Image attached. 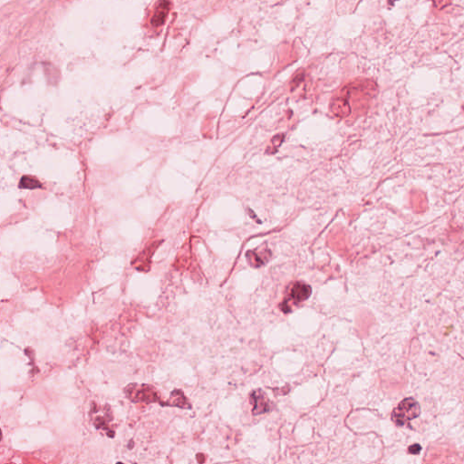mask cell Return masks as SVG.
Listing matches in <instances>:
<instances>
[{
	"instance_id": "obj_1",
	"label": "cell",
	"mask_w": 464,
	"mask_h": 464,
	"mask_svg": "<svg viewBox=\"0 0 464 464\" xmlns=\"http://www.w3.org/2000/svg\"><path fill=\"white\" fill-rule=\"evenodd\" d=\"M421 414V406L415 399L409 397L401 402L392 412V421L397 426H404Z\"/></svg>"
},
{
	"instance_id": "obj_2",
	"label": "cell",
	"mask_w": 464,
	"mask_h": 464,
	"mask_svg": "<svg viewBox=\"0 0 464 464\" xmlns=\"http://www.w3.org/2000/svg\"><path fill=\"white\" fill-rule=\"evenodd\" d=\"M251 404L254 406L253 414H261L271 410V403L268 400L267 395L261 390L254 391L251 395Z\"/></svg>"
},
{
	"instance_id": "obj_3",
	"label": "cell",
	"mask_w": 464,
	"mask_h": 464,
	"mask_svg": "<svg viewBox=\"0 0 464 464\" xmlns=\"http://www.w3.org/2000/svg\"><path fill=\"white\" fill-rule=\"evenodd\" d=\"M171 8V3L168 0H160L156 5L153 17L151 19L152 25L155 27H160L164 24L169 11Z\"/></svg>"
},
{
	"instance_id": "obj_4",
	"label": "cell",
	"mask_w": 464,
	"mask_h": 464,
	"mask_svg": "<svg viewBox=\"0 0 464 464\" xmlns=\"http://www.w3.org/2000/svg\"><path fill=\"white\" fill-rule=\"evenodd\" d=\"M312 293V288L309 285L302 282L295 283L290 291V298L296 303L303 302L309 299Z\"/></svg>"
},
{
	"instance_id": "obj_5",
	"label": "cell",
	"mask_w": 464,
	"mask_h": 464,
	"mask_svg": "<svg viewBox=\"0 0 464 464\" xmlns=\"http://www.w3.org/2000/svg\"><path fill=\"white\" fill-rule=\"evenodd\" d=\"M42 184L38 181L37 178L32 176H23L19 182V188L27 189V190H35L41 188Z\"/></svg>"
},
{
	"instance_id": "obj_6",
	"label": "cell",
	"mask_w": 464,
	"mask_h": 464,
	"mask_svg": "<svg viewBox=\"0 0 464 464\" xmlns=\"http://www.w3.org/2000/svg\"><path fill=\"white\" fill-rule=\"evenodd\" d=\"M432 2H433V5L436 8L442 9V8H444L445 6L450 5L452 3V0H432Z\"/></svg>"
},
{
	"instance_id": "obj_7",
	"label": "cell",
	"mask_w": 464,
	"mask_h": 464,
	"mask_svg": "<svg viewBox=\"0 0 464 464\" xmlns=\"http://www.w3.org/2000/svg\"><path fill=\"white\" fill-rule=\"evenodd\" d=\"M421 447L419 445V444H413V445H411L409 449H408V452L411 454H419L420 452H421Z\"/></svg>"
},
{
	"instance_id": "obj_8",
	"label": "cell",
	"mask_w": 464,
	"mask_h": 464,
	"mask_svg": "<svg viewBox=\"0 0 464 464\" xmlns=\"http://www.w3.org/2000/svg\"><path fill=\"white\" fill-rule=\"evenodd\" d=\"M303 80V74H299L297 75L293 80V88H295L296 86L299 85V83H300L301 81Z\"/></svg>"
}]
</instances>
